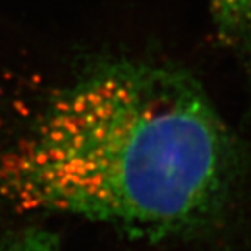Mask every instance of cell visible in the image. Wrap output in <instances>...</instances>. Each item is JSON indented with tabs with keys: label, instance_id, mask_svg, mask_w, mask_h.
I'll use <instances>...</instances> for the list:
<instances>
[{
	"label": "cell",
	"instance_id": "1",
	"mask_svg": "<svg viewBox=\"0 0 251 251\" xmlns=\"http://www.w3.org/2000/svg\"><path fill=\"white\" fill-rule=\"evenodd\" d=\"M250 164L248 146L189 71L99 58L0 149V201L150 239L189 238L227 217Z\"/></svg>",
	"mask_w": 251,
	"mask_h": 251
},
{
	"label": "cell",
	"instance_id": "2",
	"mask_svg": "<svg viewBox=\"0 0 251 251\" xmlns=\"http://www.w3.org/2000/svg\"><path fill=\"white\" fill-rule=\"evenodd\" d=\"M212 25L220 43L251 58V0H209Z\"/></svg>",
	"mask_w": 251,
	"mask_h": 251
},
{
	"label": "cell",
	"instance_id": "3",
	"mask_svg": "<svg viewBox=\"0 0 251 251\" xmlns=\"http://www.w3.org/2000/svg\"><path fill=\"white\" fill-rule=\"evenodd\" d=\"M0 251H61L56 241L41 231H22L0 239Z\"/></svg>",
	"mask_w": 251,
	"mask_h": 251
}]
</instances>
